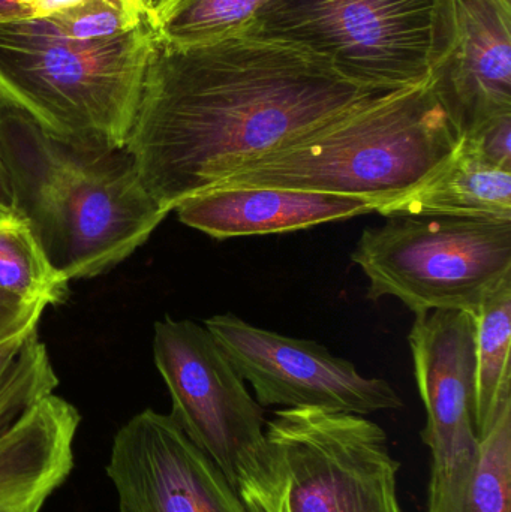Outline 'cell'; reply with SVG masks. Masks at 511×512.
I'll use <instances>...</instances> for the list:
<instances>
[{
	"label": "cell",
	"instance_id": "6da1fadb",
	"mask_svg": "<svg viewBox=\"0 0 511 512\" xmlns=\"http://www.w3.org/2000/svg\"><path fill=\"white\" fill-rule=\"evenodd\" d=\"M399 90L357 83L296 45L248 32L191 45L156 41L126 147L170 213Z\"/></svg>",
	"mask_w": 511,
	"mask_h": 512
},
{
	"label": "cell",
	"instance_id": "7a4b0ae2",
	"mask_svg": "<svg viewBox=\"0 0 511 512\" xmlns=\"http://www.w3.org/2000/svg\"><path fill=\"white\" fill-rule=\"evenodd\" d=\"M0 153L15 216L68 282L125 261L167 218L128 147L57 137L6 101L0 102Z\"/></svg>",
	"mask_w": 511,
	"mask_h": 512
},
{
	"label": "cell",
	"instance_id": "3957f363",
	"mask_svg": "<svg viewBox=\"0 0 511 512\" xmlns=\"http://www.w3.org/2000/svg\"><path fill=\"white\" fill-rule=\"evenodd\" d=\"M459 144L429 80L269 153L213 189L318 192L362 198L377 209L431 179Z\"/></svg>",
	"mask_w": 511,
	"mask_h": 512
},
{
	"label": "cell",
	"instance_id": "277c9868",
	"mask_svg": "<svg viewBox=\"0 0 511 512\" xmlns=\"http://www.w3.org/2000/svg\"><path fill=\"white\" fill-rule=\"evenodd\" d=\"M156 36L152 21L105 41H72L44 21L0 24V90L57 137L123 147Z\"/></svg>",
	"mask_w": 511,
	"mask_h": 512
},
{
	"label": "cell",
	"instance_id": "5b68a950",
	"mask_svg": "<svg viewBox=\"0 0 511 512\" xmlns=\"http://www.w3.org/2000/svg\"><path fill=\"white\" fill-rule=\"evenodd\" d=\"M399 471L383 427L363 415L279 409L237 492L249 512H404Z\"/></svg>",
	"mask_w": 511,
	"mask_h": 512
},
{
	"label": "cell",
	"instance_id": "8992f818",
	"mask_svg": "<svg viewBox=\"0 0 511 512\" xmlns=\"http://www.w3.org/2000/svg\"><path fill=\"white\" fill-rule=\"evenodd\" d=\"M242 32L296 45L372 87L431 80L455 42L453 0H272Z\"/></svg>",
	"mask_w": 511,
	"mask_h": 512
},
{
	"label": "cell",
	"instance_id": "52a82bcc",
	"mask_svg": "<svg viewBox=\"0 0 511 512\" xmlns=\"http://www.w3.org/2000/svg\"><path fill=\"white\" fill-rule=\"evenodd\" d=\"M366 228L351 252L372 301L395 297L416 315L474 313L511 277V221L411 216Z\"/></svg>",
	"mask_w": 511,
	"mask_h": 512
},
{
	"label": "cell",
	"instance_id": "ba28073f",
	"mask_svg": "<svg viewBox=\"0 0 511 512\" xmlns=\"http://www.w3.org/2000/svg\"><path fill=\"white\" fill-rule=\"evenodd\" d=\"M155 364L171 396V418L237 489L264 444V408L204 325L156 322Z\"/></svg>",
	"mask_w": 511,
	"mask_h": 512
},
{
	"label": "cell",
	"instance_id": "9c48e42d",
	"mask_svg": "<svg viewBox=\"0 0 511 512\" xmlns=\"http://www.w3.org/2000/svg\"><path fill=\"white\" fill-rule=\"evenodd\" d=\"M408 342L428 418L423 441L431 450L432 469L426 512H462L480 447L473 412V313L434 310L416 315Z\"/></svg>",
	"mask_w": 511,
	"mask_h": 512
},
{
	"label": "cell",
	"instance_id": "30bf717a",
	"mask_svg": "<svg viewBox=\"0 0 511 512\" xmlns=\"http://www.w3.org/2000/svg\"><path fill=\"white\" fill-rule=\"evenodd\" d=\"M204 327L263 408H317L363 417L404 408L386 379L360 375L351 361L314 340L264 330L231 313L206 319Z\"/></svg>",
	"mask_w": 511,
	"mask_h": 512
},
{
	"label": "cell",
	"instance_id": "8fae6325",
	"mask_svg": "<svg viewBox=\"0 0 511 512\" xmlns=\"http://www.w3.org/2000/svg\"><path fill=\"white\" fill-rule=\"evenodd\" d=\"M107 474L120 512H249L221 468L153 409L114 436Z\"/></svg>",
	"mask_w": 511,
	"mask_h": 512
},
{
	"label": "cell",
	"instance_id": "7c38bea8",
	"mask_svg": "<svg viewBox=\"0 0 511 512\" xmlns=\"http://www.w3.org/2000/svg\"><path fill=\"white\" fill-rule=\"evenodd\" d=\"M455 42L431 77L461 140L511 114V0H453Z\"/></svg>",
	"mask_w": 511,
	"mask_h": 512
},
{
	"label": "cell",
	"instance_id": "4fadbf2b",
	"mask_svg": "<svg viewBox=\"0 0 511 512\" xmlns=\"http://www.w3.org/2000/svg\"><path fill=\"white\" fill-rule=\"evenodd\" d=\"M182 224L213 239L294 233L375 212L371 201L276 188L210 189L174 209Z\"/></svg>",
	"mask_w": 511,
	"mask_h": 512
},
{
	"label": "cell",
	"instance_id": "5bb4252c",
	"mask_svg": "<svg viewBox=\"0 0 511 512\" xmlns=\"http://www.w3.org/2000/svg\"><path fill=\"white\" fill-rule=\"evenodd\" d=\"M386 218L497 219L511 221V170L458 150L431 179L375 209Z\"/></svg>",
	"mask_w": 511,
	"mask_h": 512
},
{
	"label": "cell",
	"instance_id": "9a60e30c",
	"mask_svg": "<svg viewBox=\"0 0 511 512\" xmlns=\"http://www.w3.org/2000/svg\"><path fill=\"white\" fill-rule=\"evenodd\" d=\"M476 324L474 424L477 435L491 429L511 402V277L482 301L473 313Z\"/></svg>",
	"mask_w": 511,
	"mask_h": 512
},
{
	"label": "cell",
	"instance_id": "2e32d148",
	"mask_svg": "<svg viewBox=\"0 0 511 512\" xmlns=\"http://www.w3.org/2000/svg\"><path fill=\"white\" fill-rule=\"evenodd\" d=\"M59 385L38 325L0 343V436Z\"/></svg>",
	"mask_w": 511,
	"mask_h": 512
},
{
	"label": "cell",
	"instance_id": "e0dca14e",
	"mask_svg": "<svg viewBox=\"0 0 511 512\" xmlns=\"http://www.w3.org/2000/svg\"><path fill=\"white\" fill-rule=\"evenodd\" d=\"M272 0H155L150 21L158 41L191 45L242 32Z\"/></svg>",
	"mask_w": 511,
	"mask_h": 512
},
{
	"label": "cell",
	"instance_id": "ac0fdd59",
	"mask_svg": "<svg viewBox=\"0 0 511 512\" xmlns=\"http://www.w3.org/2000/svg\"><path fill=\"white\" fill-rule=\"evenodd\" d=\"M68 283L51 267L23 219L0 218V292L47 307L65 301Z\"/></svg>",
	"mask_w": 511,
	"mask_h": 512
},
{
	"label": "cell",
	"instance_id": "d6986e66",
	"mask_svg": "<svg viewBox=\"0 0 511 512\" xmlns=\"http://www.w3.org/2000/svg\"><path fill=\"white\" fill-rule=\"evenodd\" d=\"M479 439L462 512H511V402Z\"/></svg>",
	"mask_w": 511,
	"mask_h": 512
},
{
	"label": "cell",
	"instance_id": "ffe728a7",
	"mask_svg": "<svg viewBox=\"0 0 511 512\" xmlns=\"http://www.w3.org/2000/svg\"><path fill=\"white\" fill-rule=\"evenodd\" d=\"M149 18L144 0H80L41 21L63 38L92 42L119 38Z\"/></svg>",
	"mask_w": 511,
	"mask_h": 512
},
{
	"label": "cell",
	"instance_id": "44dd1931",
	"mask_svg": "<svg viewBox=\"0 0 511 512\" xmlns=\"http://www.w3.org/2000/svg\"><path fill=\"white\" fill-rule=\"evenodd\" d=\"M462 144L477 158L495 167L511 170V114L486 123L479 131L464 138Z\"/></svg>",
	"mask_w": 511,
	"mask_h": 512
},
{
	"label": "cell",
	"instance_id": "7402d4cb",
	"mask_svg": "<svg viewBox=\"0 0 511 512\" xmlns=\"http://www.w3.org/2000/svg\"><path fill=\"white\" fill-rule=\"evenodd\" d=\"M44 309V304L24 303L0 292V343L38 325Z\"/></svg>",
	"mask_w": 511,
	"mask_h": 512
},
{
	"label": "cell",
	"instance_id": "603a6c76",
	"mask_svg": "<svg viewBox=\"0 0 511 512\" xmlns=\"http://www.w3.org/2000/svg\"><path fill=\"white\" fill-rule=\"evenodd\" d=\"M80 0H21L24 20H45Z\"/></svg>",
	"mask_w": 511,
	"mask_h": 512
},
{
	"label": "cell",
	"instance_id": "cb8c5ba5",
	"mask_svg": "<svg viewBox=\"0 0 511 512\" xmlns=\"http://www.w3.org/2000/svg\"><path fill=\"white\" fill-rule=\"evenodd\" d=\"M3 216H15V206L8 168L0 153V218Z\"/></svg>",
	"mask_w": 511,
	"mask_h": 512
},
{
	"label": "cell",
	"instance_id": "d4e9b609",
	"mask_svg": "<svg viewBox=\"0 0 511 512\" xmlns=\"http://www.w3.org/2000/svg\"><path fill=\"white\" fill-rule=\"evenodd\" d=\"M23 20L21 0H0V24Z\"/></svg>",
	"mask_w": 511,
	"mask_h": 512
},
{
	"label": "cell",
	"instance_id": "484cf974",
	"mask_svg": "<svg viewBox=\"0 0 511 512\" xmlns=\"http://www.w3.org/2000/svg\"><path fill=\"white\" fill-rule=\"evenodd\" d=\"M146 2L147 8L152 9L153 3H155V0H144Z\"/></svg>",
	"mask_w": 511,
	"mask_h": 512
},
{
	"label": "cell",
	"instance_id": "4316f807",
	"mask_svg": "<svg viewBox=\"0 0 511 512\" xmlns=\"http://www.w3.org/2000/svg\"><path fill=\"white\" fill-rule=\"evenodd\" d=\"M6 101L5 96H3L2 90H0V102Z\"/></svg>",
	"mask_w": 511,
	"mask_h": 512
}]
</instances>
